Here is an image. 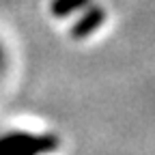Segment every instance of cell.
Segmentation results:
<instances>
[{
	"label": "cell",
	"instance_id": "1",
	"mask_svg": "<svg viewBox=\"0 0 155 155\" xmlns=\"http://www.w3.org/2000/svg\"><path fill=\"white\" fill-rule=\"evenodd\" d=\"M56 149L52 134L13 129L0 134V155H50Z\"/></svg>",
	"mask_w": 155,
	"mask_h": 155
},
{
	"label": "cell",
	"instance_id": "2",
	"mask_svg": "<svg viewBox=\"0 0 155 155\" xmlns=\"http://www.w3.org/2000/svg\"><path fill=\"white\" fill-rule=\"evenodd\" d=\"M91 7H93L91 0H52V13L58 19L73 17V15H82Z\"/></svg>",
	"mask_w": 155,
	"mask_h": 155
},
{
	"label": "cell",
	"instance_id": "3",
	"mask_svg": "<svg viewBox=\"0 0 155 155\" xmlns=\"http://www.w3.org/2000/svg\"><path fill=\"white\" fill-rule=\"evenodd\" d=\"M5 65H7V52H5L2 43H0V73L5 71Z\"/></svg>",
	"mask_w": 155,
	"mask_h": 155
}]
</instances>
